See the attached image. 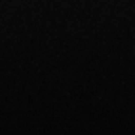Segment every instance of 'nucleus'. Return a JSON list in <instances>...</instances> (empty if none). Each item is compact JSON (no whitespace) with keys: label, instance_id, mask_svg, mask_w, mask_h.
<instances>
[]
</instances>
